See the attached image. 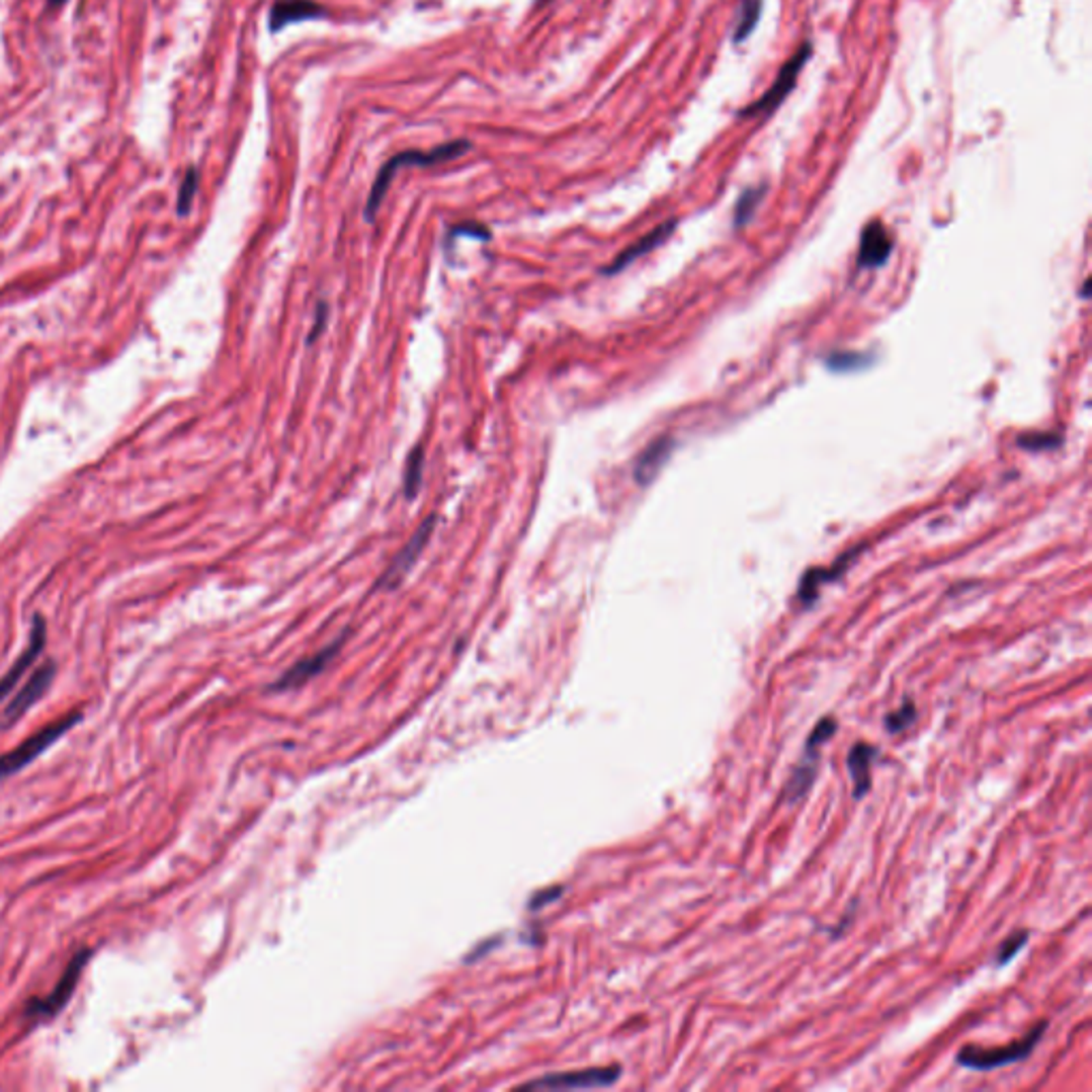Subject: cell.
<instances>
[{
	"instance_id": "obj_1",
	"label": "cell",
	"mask_w": 1092,
	"mask_h": 1092,
	"mask_svg": "<svg viewBox=\"0 0 1092 1092\" xmlns=\"http://www.w3.org/2000/svg\"><path fill=\"white\" fill-rule=\"evenodd\" d=\"M470 148H472V144H468V142H450V144L438 146V148L427 150V152H423V150H406V152H400V154H395L393 158H389V161L385 163V167L379 171V175H375V182H373V186L369 190L367 205H365V218H367V221L371 223L375 218V214H379L397 171L404 169V167L440 165V163L452 161V158L464 156Z\"/></svg>"
},
{
	"instance_id": "obj_2",
	"label": "cell",
	"mask_w": 1092,
	"mask_h": 1092,
	"mask_svg": "<svg viewBox=\"0 0 1092 1092\" xmlns=\"http://www.w3.org/2000/svg\"><path fill=\"white\" fill-rule=\"evenodd\" d=\"M837 728H839V722L828 715V718H824L820 724H816V728L811 730L807 745H805V751H803V758H801L799 766L793 768L791 777H789V781L785 783V789H783V799L789 805L805 799L807 791L811 789V785L816 783L820 749H822L824 743H828L832 737H835Z\"/></svg>"
},
{
	"instance_id": "obj_3",
	"label": "cell",
	"mask_w": 1092,
	"mask_h": 1092,
	"mask_svg": "<svg viewBox=\"0 0 1092 1092\" xmlns=\"http://www.w3.org/2000/svg\"><path fill=\"white\" fill-rule=\"evenodd\" d=\"M1045 1028H1047V1022H1039L1035 1028L1028 1032L1026 1037L1018 1039L1016 1043H1011V1045H1005V1047L964 1045L956 1055V1061H958V1065H962L967 1069H976V1071H990V1069H999V1067H1005V1065H1011V1063H1018V1061L1026 1059L1030 1052L1037 1047V1043L1043 1037Z\"/></svg>"
},
{
	"instance_id": "obj_4",
	"label": "cell",
	"mask_w": 1092,
	"mask_h": 1092,
	"mask_svg": "<svg viewBox=\"0 0 1092 1092\" xmlns=\"http://www.w3.org/2000/svg\"><path fill=\"white\" fill-rule=\"evenodd\" d=\"M79 722H82V710L65 715L63 720H58L56 724H50L44 730L32 734L30 739H26L22 745L15 747L11 753H7V756H0V779H7L17 770H22L26 764L34 762L48 747H52L56 741H61L65 734L71 728H75Z\"/></svg>"
},
{
	"instance_id": "obj_5",
	"label": "cell",
	"mask_w": 1092,
	"mask_h": 1092,
	"mask_svg": "<svg viewBox=\"0 0 1092 1092\" xmlns=\"http://www.w3.org/2000/svg\"><path fill=\"white\" fill-rule=\"evenodd\" d=\"M811 54H813V46H811V41H805L796 50V54H793L789 61L781 67V71H779L777 79L772 82V86L758 98L756 103L747 105L739 115L741 117H756V115L772 113L774 109H777L785 101L787 94L793 90V86H796L803 69L811 61Z\"/></svg>"
},
{
	"instance_id": "obj_6",
	"label": "cell",
	"mask_w": 1092,
	"mask_h": 1092,
	"mask_svg": "<svg viewBox=\"0 0 1092 1092\" xmlns=\"http://www.w3.org/2000/svg\"><path fill=\"white\" fill-rule=\"evenodd\" d=\"M88 958H90V949H79L77 954L73 956V960L69 962V967L65 969L61 982L56 984V988L50 992V995L46 999L28 1001L26 1014L30 1018H54L58 1011H61L69 1003V999L73 997V990H75L79 978H82V971H84Z\"/></svg>"
},
{
	"instance_id": "obj_7",
	"label": "cell",
	"mask_w": 1092,
	"mask_h": 1092,
	"mask_svg": "<svg viewBox=\"0 0 1092 1092\" xmlns=\"http://www.w3.org/2000/svg\"><path fill=\"white\" fill-rule=\"evenodd\" d=\"M435 527V516H427L425 523L414 531V535L410 538V542L397 553V558L391 562V566L387 568V572L381 577L379 581V589H395L397 585H400L406 574L412 570V566L419 562L421 553L425 551L429 538H431V531Z\"/></svg>"
},
{
	"instance_id": "obj_8",
	"label": "cell",
	"mask_w": 1092,
	"mask_h": 1092,
	"mask_svg": "<svg viewBox=\"0 0 1092 1092\" xmlns=\"http://www.w3.org/2000/svg\"><path fill=\"white\" fill-rule=\"evenodd\" d=\"M621 1067H595V1069H583L572 1071V1074H560V1076H547L540 1082H531L527 1088H547V1090H570V1088H602L610 1086L619 1080Z\"/></svg>"
},
{
	"instance_id": "obj_9",
	"label": "cell",
	"mask_w": 1092,
	"mask_h": 1092,
	"mask_svg": "<svg viewBox=\"0 0 1092 1092\" xmlns=\"http://www.w3.org/2000/svg\"><path fill=\"white\" fill-rule=\"evenodd\" d=\"M46 637H48L46 619L38 617V614H36V617L32 619L30 639H28V645H26L24 653L19 655V658L15 660V664L11 666V670L5 674L3 679H0V700H3L5 696H9V691L19 683V679L24 677V674L28 672V668L36 662L38 655H41V651L46 647Z\"/></svg>"
},
{
	"instance_id": "obj_10",
	"label": "cell",
	"mask_w": 1092,
	"mask_h": 1092,
	"mask_svg": "<svg viewBox=\"0 0 1092 1092\" xmlns=\"http://www.w3.org/2000/svg\"><path fill=\"white\" fill-rule=\"evenodd\" d=\"M54 674H56V664L54 662H48L44 664L41 668H38L30 681L22 687V691L17 693V696L9 702V706L5 708V724H13L15 720L22 718V715L34 706L38 700H41L46 696V691L52 687V681H54Z\"/></svg>"
},
{
	"instance_id": "obj_11",
	"label": "cell",
	"mask_w": 1092,
	"mask_h": 1092,
	"mask_svg": "<svg viewBox=\"0 0 1092 1092\" xmlns=\"http://www.w3.org/2000/svg\"><path fill=\"white\" fill-rule=\"evenodd\" d=\"M342 643H344V639L335 641V643L329 645L327 649H323V651H319L316 655H312V658H308V660H304V662H297L286 674H282V677L273 683L271 689H275V691H286V689H295V687H300V685L308 683L310 679L316 677V674H321V672L329 666V662L335 658L337 651H340Z\"/></svg>"
},
{
	"instance_id": "obj_12",
	"label": "cell",
	"mask_w": 1092,
	"mask_h": 1092,
	"mask_svg": "<svg viewBox=\"0 0 1092 1092\" xmlns=\"http://www.w3.org/2000/svg\"><path fill=\"white\" fill-rule=\"evenodd\" d=\"M892 246H895V240H892V235L886 229V225L879 221L868 223L860 237L858 265L864 269L881 267L888 261V256L892 254Z\"/></svg>"
},
{
	"instance_id": "obj_13",
	"label": "cell",
	"mask_w": 1092,
	"mask_h": 1092,
	"mask_svg": "<svg viewBox=\"0 0 1092 1092\" xmlns=\"http://www.w3.org/2000/svg\"><path fill=\"white\" fill-rule=\"evenodd\" d=\"M327 9L314 0H275L269 11V28L282 30L288 24L308 22V19H323Z\"/></svg>"
},
{
	"instance_id": "obj_14",
	"label": "cell",
	"mask_w": 1092,
	"mask_h": 1092,
	"mask_svg": "<svg viewBox=\"0 0 1092 1092\" xmlns=\"http://www.w3.org/2000/svg\"><path fill=\"white\" fill-rule=\"evenodd\" d=\"M674 227H677V223L668 221V223L660 225L658 229H653L651 233H647L645 237H641V240H639L637 244H632L629 248H625L617 258H614V261H612L608 267H604V273H608V275L619 273V271H623L627 265H632L634 261H637V258H641V256L649 254L651 250H655L658 246H662V244L668 240V237H670V233L674 231Z\"/></svg>"
},
{
	"instance_id": "obj_15",
	"label": "cell",
	"mask_w": 1092,
	"mask_h": 1092,
	"mask_svg": "<svg viewBox=\"0 0 1092 1092\" xmlns=\"http://www.w3.org/2000/svg\"><path fill=\"white\" fill-rule=\"evenodd\" d=\"M875 756H877V749L868 743H856L849 749L847 766L853 779V799L856 801H862L870 791V781H872L870 766Z\"/></svg>"
},
{
	"instance_id": "obj_16",
	"label": "cell",
	"mask_w": 1092,
	"mask_h": 1092,
	"mask_svg": "<svg viewBox=\"0 0 1092 1092\" xmlns=\"http://www.w3.org/2000/svg\"><path fill=\"white\" fill-rule=\"evenodd\" d=\"M672 446H674V440L668 438V435H662V438L653 440L637 459V466H634V479H637L639 485H649L655 481V476L660 474V470L664 468V464L668 461V456L672 452Z\"/></svg>"
},
{
	"instance_id": "obj_17",
	"label": "cell",
	"mask_w": 1092,
	"mask_h": 1092,
	"mask_svg": "<svg viewBox=\"0 0 1092 1092\" xmlns=\"http://www.w3.org/2000/svg\"><path fill=\"white\" fill-rule=\"evenodd\" d=\"M851 555L853 553H847L845 558L839 562V564H832L830 568H816V570H809L807 577L801 581V587H799V598L805 602V604H811L813 600L818 598V589L828 583V581H835L839 574L847 568V564L851 562Z\"/></svg>"
},
{
	"instance_id": "obj_18",
	"label": "cell",
	"mask_w": 1092,
	"mask_h": 1092,
	"mask_svg": "<svg viewBox=\"0 0 1092 1092\" xmlns=\"http://www.w3.org/2000/svg\"><path fill=\"white\" fill-rule=\"evenodd\" d=\"M423 468H425V452L421 446L412 448L408 461H406V472H404V495L406 500H414L416 495H419V489H421V481H423Z\"/></svg>"
},
{
	"instance_id": "obj_19",
	"label": "cell",
	"mask_w": 1092,
	"mask_h": 1092,
	"mask_svg": "<svg viewBox=\"0 0 1092 1092\" xmlns=\"http://www.w3.org/2000/svg\"><path fill=\"white\" fill-rule=\"evenodd\" d=\"M764 196H766V186L747 188L741 194L737 209H734V223H737V227H743V225H747L751 221V216L756 214V209L764 201Z\"/></svg>"
},
{
	"instance_id": "obj_20",
	"label": "cell",
	"mask_w": 1092,
	"mask_h": 1092,
	"mask_svg": "<svg viewBox=\"0 0 1092 1092\" xmlns=\"http://www.w3.org/2000/svg\"><path fill=\"white\" fill-rule=\"evenodd\" d=\"M762 0H741V15L734 32L741 38H747L753 30H756L760 17H762Z\"/></svg>"
},
{
	"instance_id": "obj_21",
	"label": "cell",
	"mask_w": 1092,
	"mask_h": 1092,
	"mask_svg": "<svg viewBox=\"0 0 1092 1092\" xmlns=\"http://www.w3.org/2000/svg\"><path fill=\"white\" fill-rule=\"evenodd\" d=\"M918 718V710H916V704H913L911 700H905L901 704V708H897L895 712L886 715V730L890 734H899L903 730H907L913 722H916Z\"/></svg>"
},
{
	"instance_id": "obj_22",
	"label": "cell",
	"mask_w": 1092,
	"mask_h": 1092,
	"mask_svg": "<svg viewBox=\"0 0 1092 1092\" xmlns=\"http://www.w3.org/2000/svg\"><path fill=\"white\" fill-rule=\"evenodd\" d=\"M196 188H198V171L194 167H190L186 171V175H184L180 192H177V214H180V216L190 214L192 201L196 196Z\"/></svg>"
},
{
	"instance_id": "obj_23",
	"label": "cell",
	"mask_w": 1092,
	"mask_h": 1092,
	"mask_svg": "<svg viewBox=\"0 0 1092 1092\" xmlns=\"http://www.w3.org/2000/svg\"><path fill=\"white\" fill-rule=\"evenodd\" d=\"M1026 941H1028V932L1026 930L1016 932V935H1011L1007 941H1003V945L999 947V954H997V964L999 967L1007 964L1026 945Z\"/></svg>"
},
{
	"instance_id": "obj_24",
	"label": "cell",
	"mask_w": 1092,
	"mask_h": 1092,
	"mask_svg": "<svg viewBox=\"0 0 1092 1092\" xmlns=\"http://www.w3.org/2000/svg\"><path fill=\"white\" fill-rule=\"evenodd\" d=\"M868 363V356L856 354V352H837L828 359V367L832 369H856Z\"/></svg>"
},
{
	"instance_id": "obj_25",
	"label": "cell",
	"mask_w": 1092,
	"mask_h": 1092,
	"mask_svg": "<svg viewBox=\"0 0 1092 1092\" xmlns=\"http://www.w3.org/2000/svg\"><path fill=\"white\" fill-rule=\"evenodd\" d=\"M1020 446H1026L1030 450H1039V448H1052L1057 446L1059 440L1055 438V433H1035V435H1024V438L1018 440Z\"/></svg>"
},
{
	"instance_id": "obj_26",
	"label": "cell",
	"mask_w": 1092,
	"mask_h": 1092,
	"mask_svg": "<svg viewBox=\"0 0 1092 1092\" xmlns=\"http://www.w3.org/2000/svg\"><path fill=\"white\" fill-rule=\"evenodd\" d=\"M325 323H327V304H321V306H319V310H316L314 327H312V331H310V340H308L310 344H312V342L316 340V337H319V335L323 333V329H325Z\"/></svg>"
},
{
	"instance_id": "obj_27",
	"label": "cell",
	"mask_w": 1092,
	"mask_h": 1092,
	"mask_svg": "<svg viewBox=\"0 0 1092 1092\" xmlns=\"http://www.w3.org/2000/svg\"><path fill=\"white\" fill-rule=\"evenodd\" d=\"M48 3H50L52 7H63V5L67 3V0H48Z\"/></svg>"
}]
</instances>
